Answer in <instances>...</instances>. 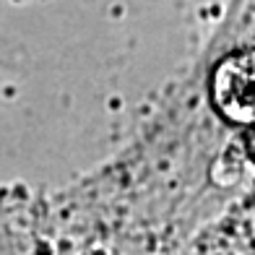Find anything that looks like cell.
<instances>
[{
  "label": "cell",
  "instance_id": "obj_1",
  "mask_svg": "<svg viewBox=\"0 0 255 255\" xmlns=\"http://www.w3.org/2000/svg\"><path fill=\"white\" fill-rule=\"evenodd\" d=\"M214 99L229 120H255V52L235 55L214 76Z\"/></svg>",
  "mask_w": 255,
  "mask_h": 255
}]
</instances>
